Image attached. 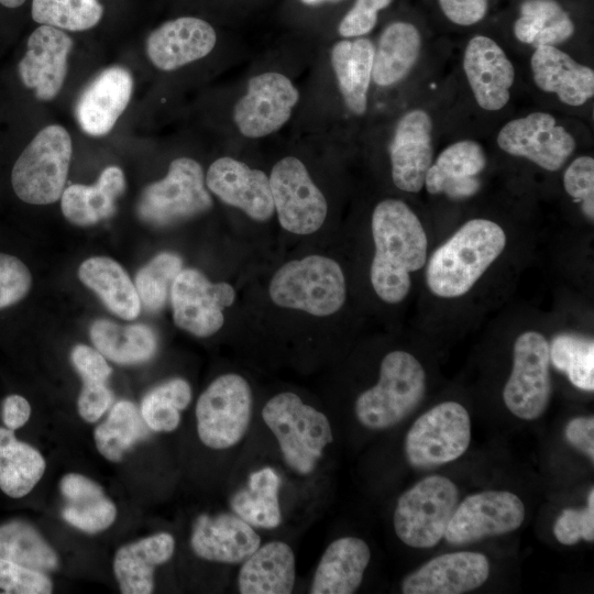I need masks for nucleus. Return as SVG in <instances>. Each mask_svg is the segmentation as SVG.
I'll use <instances>...</instances> for the list:
<instances>
[{"mask_svg":"<svg viewBox=\"0 0 594 594\" xmlns=\"http://www.w3.org/2000/svg\"><path fill=\"white\" fill-rule=\"evenodd\" d=\"M426 373L408 352L393 351L383 359L376 385L361 393L355 416L369 429H387L408 416L421 402Z\"/></svg>","mask_w":594,"mask_h":594,"instance_id":"4","label":"nucleus"},{"mask_svg":"<svg viewBox=\"0 0 594 594\" xmlns=\"http://www.w3.org/2000/svg\"><path fill=\"white\" fill-rule=\"evenodd\" d=\"M26 0H0L3 7L14 9L21 7Z\"/></svg>","mask_w":594,"mask_h":594,"instance_id":"55","label":"nucleus"},{"mask_svg":"<svg viewBox=\"0 0 594 594\" xmlns=\"http://www.w3.org/2000/svg\"><path fill=\"white\" fill-rule=\"evenodd\" d=\"M191 400V388L184 378H172L147 392L140 413L146 427L156 432L174 431L180 422V411Z\"/></svg>","mask_w":594,"mask_h":594,"instance_id":"41","label":"nucleus"},{"mask_svg":"<svg viewBox=\"0 0 594 594\" xmlns=\"http://www.w3.org/2000/svg\"><path fill=\"white\" fill-rule=\"evenodd\" d=\"M133 90L131 73L111 66L99 73L82 90L75 116L80 129L91 136L108 134L128 107Z\"/></svg>","mask_w":594,"mask_h":594,"instance_id":"22","label":"nucleus"},{"mask_svg":"<svg viewBox=\"0 0 594 594\" xmlns=\"http://www.w3.org/2000/svg\"><path fill=\"white\" fill-rule=\"evenodd\" d=\"M470 440L468 410L457 402H444L417 418L406 435L405 454L411 466L430 469L460 458Z\"/></svg>","mask_w":594,"mask_h":594,"instance_id":"10","label":"nucleus"},{"mask_svg":"<svg viewBox=\"0 0 594 594\" xmlns=\"http://www.w3.org/2000/svg\"><path fill=\"white\" fill-rule=\"evenodd\" d=\"M146 431L136 406L132 402L120 400L110 407L107 419L97 426L94 439L103 458L119 462L136 441L145 437Z\"/></svg>","mask_w":594,"mask_h":594,"instance_id":"40","label":"nucleus"},{"mask_svg":"<svg viewBox=\"0 0 594 594\" xmlns=\"http://www.w3.org/2000/svg\"><path fill=\"white\" fill-rule=\"evenodd\" d=\"M31 14L38 24L78 32L96 26L103 8L98 0H33Z\"/></svg>","mask_w":594,"mask_h":594,"instance_id":"43","label":"nucleus"},{"mask_svg":"<svg viewBox=\"0 0 594 594\" xmlns=\"http://www.w3.org/2000/svg\"><path fill=\"white\" fill-rule=\"evenodd\" d=\"M53 583L46 573L23 568L0 558L1 594H50Z\"/></svg>","mask_w":594,"mask_h":594,"instance_id":"46","label":"nucleus"},{"mask_svg":"<svg viewBox=\"0 0 594 594\" xmlns=\"http://www.w3.org/2000/svg\"><path fill=\"white\" fill-rule=\"evenodd\" d=\"M506 244L504 230L487 219L464 223L430 256L426 279L431 293L443 298L466 294Z\"/></svg>","mask_w":594,"mask_h":594,"instance_id":"2","label":"nucleus"},{"mask_svg":"<svg viewBox=\"0 0 594 594\" xmlns=\"http://www.w3.org/2000/svg\"><path fill=\"white\" fill-rule=\"evenodd\" d=\"M260 544L253 526L229 513L199 515L190 535V547L197 557L220 563H242Z\"/></svg>","mask_w":594,"mask_h":594,"instance_id":"24","label":"nucleus"},{"mask_svg":"<svg viewBox=\"0 0 594 594\" xmlns=\"http://www.w3.org/2000/svg\"><path fill=\"white\" fill-rule=\"evenodd\" d=\"M46 469L43 455L20 441L13 430L0 427V490L11 498L28 495Z\"/></svg>","mask_w":594,"mask_h":594,"instance_id":"36","label":"nucleus"},{"mask_svg":"<svg viewBox=\"0 0 594 594\" xmlns=\"http://www.w3.org/2000/svg\"><path fill=\"white\" fill-rule=\"evenodd\" d=\"M550 363L564 372L578 388L594 389V342L574 333H561L549 344Z\"/></svg>","mask_w":594,"mask_h":594,"instance_id":"42","label":"nucleus"},{"mask_svg":"<svg viewBox=\"0 0 594 594\" xmlns=\"http://www.w3.org/2000/svg\"><path fill=\"white\" fill-rule=\"evenodd\" d=\"M371 559L367 543L356 537L331 542L321 556L309 593L352 594L362 583Z\"/></svg>","mask_w":594,"mask_h":594,"instance_id":"27","label":"nucleus"},{"mask_svg":"<svg viewBox=\"0 0 594 594\" xmlns=\"http://www.w3.org/2000/svg\"><path fill=\"white\" fill-rule=\"evenodd\" d=\"M490 562L479 552L459 551L436 557L402 582L405 594H462L483 585Z\"/></svg>","mask_w":594,"mask_h":594,"instance_id":"20","label":"nucleus"},{"mask_svg":"<svg viewBox=\"0 0 594 594\" xmlns=\"http://www.w3.org/2000/svg\"><path fill=\"white\" fill-rule=\"evenodd\" d=\"M205 182L221 201L242 210L253 220L266 221L275 211L268 176L235 158L216 160Z\"/></svg>","mask_w":594,"mask_h":594,"instance_id":"18","label":"nucleus"},{"mask_svg":"<svg viewBox=\"0 0 594 594\" xmlns=\"http://www.w3.org/2000/svg\"><path fill=\"white\" fill-rule=\"evenodd\" d=\"M375 47L366 37L341 40L330 54L332 69L346 108L356 116L365 113L372 80Z\"/></svg>","mask_w":594,"mask_h":594,"instance_id":"30","label":"nucleus"},{"mask_svg":"<svg viewBox=\"0 0 594 594\" xmlns=\"http://www.w3.org/2000/svg\"><path fill=\"white\" fill-rule=\"evenodd\" d=\"M268 178L274 210L285 230L310 234L323 224L327 200L300 160L283 157L273 166Z\"/></svg>","mask_w":594,"mask_h":594,"instance_id":"12","label":"nucleus"},{"mask_svg":"<svg viewBox=\"0 0 594 594\" xmlns=\"http://www.w3.org/2000/svg\"><path fill=\"white\" fill-rule=\"evenodd\" d=\"M72 154V138L64 127L43 128L12 167L11 184L15 195L31 205L57 201L65 189Z\"/></svg>","mask_w":594,"mask_h":594,"instance_id":"6","label":"nucleus"},{"mask_svg":"<svg viewBox=\"0 0 594 594\" xmlns=\"http://www.w3.org/2000/svg\"><path fill=\"white\" fill-rule=\"evenodd\" d=\"M113 402V394L106 383H84L80 391L77 409L87 422L98 421Z\"/></svg>","mask_w":594,"mask_h":594,"instance_id":"51","label":"nucleus"},{"mask_svg":"<svg viewBox=\"0 0 594 594\" xmlns=\"http://www.w3.org/2000/svg\"><path fill=\"white\" fill-rule=\"evenodd\" d=\"M73 45L66 32L51 25L40 24L29 36L18 72L22 84L33 89L38 100L51 101L59 94Z\"/></svg>","mask_w":594,"mask_h":594,"instance_id":"17","label":"nucleus"},{"mask_svg":"<svg viewBox=\"0 0 594 594\" xmlns=\"http://www.w3.org/2000/svg\"><path fill=\"white\" fill-rule=\"evenodd\" d=\"M372 234L375 244L370 272L372 286L382 300L397 304L409 293V273L426 263V232L405 202L385 199L373 211Z\"/></svg>","mask_w":594,"mask_h":594,"instance_id":"1","label":"nucleus"},{"mask_svg":"<svg viewBox=\"0 0 594 594\" xmlns=\"http://www.w3.org/2000/svg\"><path fill=\"white\" fill-rule=\"evenodd\" d=\"M565 191L576 201L582 202L583 213L594 219V160L591 156L575 158L563 175Z\"/></svg>","mask_w":594,"mask_h":594,"instance_id":"47","label":"nucleus"},{"mask_svg":"<svg viewBox=\"0 0 594 594\" xmlns=\"http://www.w3.org/2000/svg\"><path fill=\"white\" fill-rule=\"evenodd\" d=\"M175 550L174 537L158 532L120 547L113 559V572L123 594H150L154 571L167 562Z\"/></svg>","mask_w":594,"mask_h":594,"instance_id":"28","label":"nucleus"},{"mask_svg":"<svg viewBox=\"0 0 594 594\" xmlns=\"http://www.w3.org/2000/svg\"><path fill=\"white\" fill-rule=\"evenodd\" d=\"M90 339L96 349L109 360L131 365L148 361L157 349V338L145 324L120 326L98 319L90 327Z\"/></svg>","mask_w":594,"mask_h":594,"instance_id":"35","label":"nucleus"},{"mask_svg":"<svg viewBox=\"0 0 594 594\" xmlns=\"http://www.w3.org/2000/svg\"><path fill=\"white\" fill-rule=\"evenodd\" d=\"M268 292L279 307L324 317L343 306L345 279L334 260L309 255L284 264L272 277Z\"/></svg>","mask_w":594,"mask_h":594,"instance_id":"5","label":"nucleus"},{"mask_svg":"<svg viewBox=\"0 0 594 594\" xmlns=\"http://www.w3.org/2000/svg\"><path fill=\"white\" fill-rule=\"evenodd\" d=\"M444 15L454 24L473 25L480 22L487 12V0H439Z\"/></svg>","mask_w":594,"mask_h":594,"instance_id":"52","label":"nucleus"},{"mask_svg":"<svg viewBox=\"0 0 594 594\" xmlns=\"http://www.w3.org/2000/svg\"><path fill=\"white\" fill-rule=\"evenodd\" d=\"M0 558L42 573L59 565L56 551L34 526L21 519L0 525Z\"/></svg>","mask_w":594,"mask_h":594,"instance_id":"39","label":"nucleus"},{"mask_svg":"<svg viewBox=\"0 0 594 594\" xmlns=\"http://www.w3.org/2000/svg\"><path fill=\"white\" fill-rule=\"evenodd\" d=\"M525 505L514 493L486 491L457 505L443 538L451 544H468L516 530L525 519Z\"/></svg>","mask_w":594,"mask_h":594,"instance_id":"15","label":"nucleus"},{"mask_svg":"<svg viewBox=\"0 0 594 594\" xmlns=\"http://www.w3.org/2000/svg\"><path fill=\"white\" fill-rule=\"evenodd\" d=\"M182 258L169 252L154 256L136 274L134 286L142 306L147 311L162 309L177 274L182 271Z\"/></svg>","mask_w":594,"mask_h":594,"instance_id":"44","label":"nucleus"},{"mask_svg":"<svg viewBox=\"0 0 594 594\" xmlns=\"http://www.w3.org/2000/svg\"><path fill=\"white\" fill-rule=\"evenodd\" d=\"M32 285L28 266L18 257L0 253V309L22 300Z\"/></svg>","mask_w":594,"mask_h":594,"instance_id":"48","label":"nucleus"},{"mask_svg":"<svg viewBox=\"0 0 594 594\" xmlns=\"http://www.w3.org/2000/svg\"><path fill=\"white\" fill-rule=\"evenodd\" d=\"M393 0H355L353 7L342 18L338 33L344 38L361 37L376 25L378 12Z\"/></svg>","mask_w":594,"mask_h":594,"instance_id":"49","label":"nucleus"},{"mask_svg":"<svg viewBox=\"0 0 594 594\" xmlns=\"http://www.w3.org/2000/svg\"><path fill=\"white\" fill-rule=\"evenodd\" d=\"M252 392L239 374L217 377L196 404L197 433L208 448L235 446L245 435L252 417Z\"/></svg>","mask_w":594,"mask_h":594,"instance_id":"9","label":"nucleus"},{"mask_svg":"<svg viewBox=\"0 0 594 594\" xmlns=\"http://www.w3.org/2000/svg\"><path fill=\"white\" fill-rule=\"evenodd\" d=\"M70 360L84 383H106L111 375V367L105 356L86 344L74 346Z\"/></svg>","mask_w":594,"mask_h":594,"instance_id":"50","label":"nucleus"},{"mask_svg":"<svg viewBox=\"0 0 594 594\" xmlns=\"http://www.w3.org/2000/svg\"><path fill=\"white\" fill-rule=\"evenodd\" d=\"M234 298L230 284L212 283L194 268L182 270L170 287L174 322L196 337L212 336L223 326V309Z\"/></svg>","mask_w":594,"mask_h":594,"instance_id":"14","label":"nucleus"},{"mask_svg":"<svg viewBox=\"0 0 594 594\" xmlns=\"http://www.w3.org/2000/svg\"><path fill=\"white\" fill-rule=\"evenodd\" d=\"M125 190V177L118 166H108L94 185L74 184L64 189L61 208L64 217L80 227L92 226L116 211V199Z\"/></svg>","mask_w":594,"mask_h":594,"instance_id":"31","label":"nucleus"},{"mask_svg":"<svg viewBox=\"0 0 594 594\" xmlns=\"http://www.w3.org/2000/svg\"><path fill=\"white\" fill-rule=\"evenodd\" d=\"M217 43V33L207 21L180 16L164 22L146 38V54L164 72L178 69L207 56Z\"/></svg>","mask_w":594,"mask_h":594,"instance_id":"21","label":"nucleus"},{"mask_svg":"<svg viewBox=\"0 0 594 594\" xmlns=\"http://www.w3.org/2000/svg\"><path fill=\"white\" fill-rule=\"evenodd\" d=\"M432 121L420 109L411 110L398 121L392 142L389 157L392 178L397 188L418 193L432 164Z\"/></svg>","mask_w":594,"mask_h":594,"instance_id":"19","label":"nucleus"},{"mask_svg":"<svg viewBox=\"0 0 594 594\" xmlns=\"http://www.w3.org/2000/svg\"><path fill=\"white\" fill-rule=\"evenodd\" d=\"M78 277L114 315L124 320L139 316L141 302L135 286L114 260L107 256L87 258L78 268Z\"/></svg>","mask_w":594,"mask_h":594,"instance_id":"33","label":"nucleus"},{"mask_svg":"<svg viewBox=\"0 0 594 594\" xmlns=\"http://www.w3.org/2000/svg\"><path fill=\"white\" fill-rule=\"evenodd\" d=\"M212 204L201 165L190 157H178L170 162L163 179L143 189L138 213L151 224L168 226L201 215Z\"/></svg>","mask_w":594,"mask_h":594,"instance_id":"8","label":"nucleus"},{"mask_svg":"<svg viewBox=\"0 0 594 594\" xmlns=\"http://www.w3.org/2000/svg\"><path fill=\"white\" fill-rule=\"evenodd\" d=\"M421 48V36L408 22H393L382 32L374 52L372 80L388 87L405 78L415 65Z\"/></svg>","mask_w":594,"mask_h":594,"instance_id":"34","label":"nucleus"},{"mask_svg":"<svg viewBox=\"0 0 594 594\" xmlns=\"http://www.w3.org/2000/svg\"><path fill=\"white\" fill-rule=\"evenodd\" d=\"M551 396L549 343L537 331L521 333L514 344L513 369L503 391L508 410L524 420L539 418Z\"/></svg>","mask_w":594,"mask_h":594,"instance_id":"11","label":"nucleus"},{"mask_svg":"<svg viewBox=\"0 0 594 594\" xmlns=\"http://www.w3.org/2000/svg\"><path fill=\"white\" fill-rule=\"evenodd\" d=\"M299 1L305 6L316 7V6H321L323 3H327V2H334L339 0H299Z\"/></svg>","mask_w":594,"mask_h":594,"instance_id":"56","label":"nucleus"},{"mask_svg":"<svg viewBox=\"0 0 594 594\" xmlns=\"http://www.w3.org/2000/svg\"><path fill=\"white\" fill-rule=\"evenodd\" d=\"M497 144L506 153L526 157L550 172L560 169L575 148L573 136L546 112L509 121L498 132Z\"/></svg>","mask_w":594,"mask_h":594,"instance_id":"16","label":"nucleus"},{"mask_svg":"<svg viewBox=\"0 0 594 594\" xmlns=\"http://www.w3.org/2000/svg\"><path fill=\"white\" fill-rule=\"evenodd\" d=\"M564 436L570 444L594 460V418L576 417L565 427Z\"/></svg>","mask_w":594,"mask_h":594,"instance_id":"53","label":"nucleus"},{"mask_svg":"<svg viewBox=\"0 0 594 594\" xmlns=\"http://www.w3.org/2000/svg\"><path fill=\"white\" fill-rule=\"evenodd\" d=\"M296 580L295 554L287 543L271 541L243 562L238 575L242 594H289Z\"/></svg>","mask_w":594,"mask_h":594,"instance_id":"29","label":"nucleus"},{"mask_svg":"<svg viewBox=\"0 0 594 594\" xmlns=\"http://www.w3.org/2000/svg\"><path fill=\"white\" fill-rule=\"evenodd\" d=\"M535 84L568 106L580 107L594 95V72L556 46H538L531 56Z\"/></svg>","mask_w":594,"mask_h":594,"instance_id":"25","label":"nucleus"},{"mask_svg":"<svg viewBox=\"0 0 594 594\" xmlns=\"http://www.w3.org/2000/svg\"><path fill=\"white\" fill-rule=\"evenodd\" d=\"M557 540L565 546H572L579 540H594V491L591 488L587 505L583 509L566 508L557 518L553 526Z\"/></svg>","mask_w":594,"mask_h":594,"instance_id":"45","label":"nucleus"},{"mask_svg":"<svg viewBox=\"0 0 594 594\" xmlns=\"http://www.w3.org/2000/svg\"><path fill=\"white\" fill-rule=\"evenodd\" d=\"M486 165L483 147L475 141L463 140L444 148L431 164L425 186L432 195L446 194L451 198H466L480 188L476 177Z\"/></svg>","mask_w":594,"mask_h":594,"instance_id":"26","label":"nucleus"},{"mask_svg":"<svg viewBox=\"0 0 594 594\" xmlns=\"http://www.w3.org/2000/svg\"><path fill=\"white\" fill-rule=\"evenodd\" d=\"M279 485V476L272 468L254 471L246 485L232 495L230 507L253 527L276 528L282 524Z\"/></svg>","mask_w":594,"mask_h":594,"instance_id":"37","label":"nucleus"},{"mask_svg":"<svg viewBox=\"0 0 594 594\" xmlns=\"http://www.w3.org/2000/svg\"><path fill=\"white\" fill-rule=\"evenodd\" d=\"M59 490L66 501L62 517L68 525L87 534H98L114 522L117 507L95 481L68 473L59 481Z\"/></svg>","mask_w":594,"mask_h":594,"instance_id":"32","label":"nucleus"},{"mask_svg":"<svg viewBox=\"0 0 594 594\" xmlns=\"http://www.w3.org/2000/svg\"><path fill=\"white\" fill-rule=\"evenodd\" d=\"M262 417L275 436L285 463L298 474H310L324 448L333 441L327 416L294 393L272 397Z\"/></svg>","mask_w":594,"mask_h":594,"instance_id":"3","label":"nucleus"},{"mask_svg":"<svg viewBox=\"0 0 594 594\" xmlns=\"http://www.w3.org/2000/svg\"><path fill=\"white\" fill-rule=\"evenodd\" d=\"M519 10L514 33L521 43L556 46L574 33L571 18L556 0H525Z\"/></svg>","mask_w":594,"mask_h":594,"instance_id":"38","label":"nucleus"},{"mask_svg":"<svg viewBox=\"0 0 594 594\" xmlns=\"http://www.w3.org/2000/svg\"><path fill=\"white\" fill-rule=\"evenodd\" d=\"M298 100V89L284 74L255 75L249 79L245 94L233 107V122L245 138L267 136L290 119Z\"/></svg>","mask_w":594,"mask_h":594,"instance_id":"13","label":"nucleus"},{"mask_svg":"<svg viewBox=\"0 0 594 594\" xmlns=\"http://www.w3.org/2000/svg\"><path fill=\"white\" fill-rule=\"evenodd\" d=\"M458 502V487L448 477L422 479L397 501L393 518L397 537L413 548L436 546L443 538Z\"/></svg>","mask_w":594,"mask_h":594,"instance_id":"7","label":"nucleus"},{"mask_svg":"<svg viewBox=\"0 0 594 594\" xmlns=\"http://www.w3.org/2000/svg\"><path fill=\"white\" fill-rule=\"evenodd\" d=\"M31 416L30 403L21 395L11 394L2 402L1 418L4 427L16 430L23 427Z\"/></svg>","mask_w":594,"mask_h":594,"instance_id":"54","label":"nucleus"},{"mask_svg":"<svg viewBox=\"0 0 594 594\" xmlns=\"http://www.w3.org/2000/svg\"><path fill=\"white\" fill-rule=\"evenodd\" d=\"M463 68L482 109L496 111L506 106L515 78L512 62L503 48L492 38L477 35L468 43Z\"/></svg>","mask_w":594,"mask_h":594,"instance_id":"23","label":"nucleus"}]
</instances>
